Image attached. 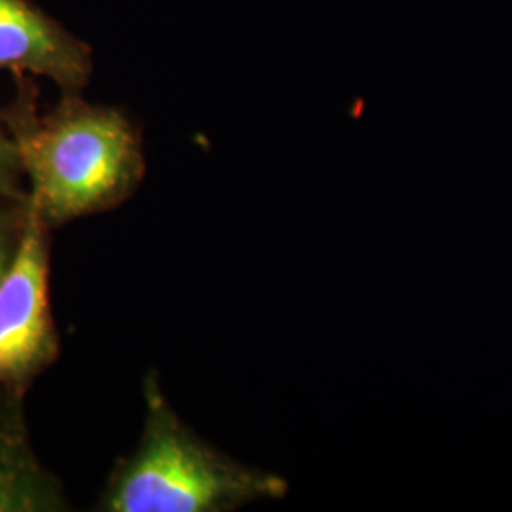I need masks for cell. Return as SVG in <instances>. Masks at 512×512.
I'll list each match as a JSON object with an SVG mask.
<instances>
[{
  "label": "cell",
  "instance_id": "3957f363",
  "mask_svg": "<svg viewBox=\"0 0 512 512\" xmlns=\"http://www.w3.org/2000/svg\"><path fill=\"white\" fill-rule=\"evenodd\" d=\"M48 230L27 207L18 253L0 281V385L19 393L59 355L50 306Z\"/></svg>",
  "mask_w": 512,
  "mask_h": 512
},
{
  "label": "cell",
  "instance_id": "7a4b0ae2",
  "mask_svg": "<svg viewBox=\"0 0 512 512\" xmlns=\"http://www.w3.org/2000/svg\"><path fill=\"white\" fill-rule=\"evenodd\" d=\"M145 403L141 440L112 471L101 511L230 512L289 492L285 478L243 465L198 437L167 403L154 372L145 380Z\"/></svg>",
  "mask_w": 512,
  "mask_h": 512
},
{
  "label": "cell",
  "instance_id": "5b68a950",
  "mask_svg": "<svg viewBox=\"0 0 512 512\" xmlns=\"http://www.w3.org/2000/svg\"><path fill=\"white\" fill-rule=\"evenodd\" d=\"M25 393L0 385V512L65 511L59 482L33 452L23 418Z\"/></svg>",
  "mask_w": 512,
  "mask_h": 512
},
{
  "label": "cell",
  "instance_id": "277c9868",
  "mask_svg": "<svg viewBox=\"0 0 512 512\" xmlns=\"http://www.w3.org/2000/svg\"><path fill=\"white\" fill-rule=\"evenodd\" d=\"M0 71L46 76L78 93L92 78V46L31 0H0Z\"/></svg>",
  "mask_w": 512,
  "mask_h": 512
},
{
  "label": "cell",
  "instance_id": "52a82bcc",
  "mask_svg": "<svg viewBox=\"0 0 512 512\" xmlns=\"http://www.w3.org/2000/svg\"><path fill=\"white\" fill-rule=\"evenodd\" d=\"M21 177L18 148L0 112V200L27 202V194L21 190Z\"/></svg>",
  "mask_w": 512,
  "mask_h": 512
},
{
  "label": "cell",
  "instance_id": "8992f818",
  "mask_svg": "<svg viewBox=\"0 0 512 512\" xmlns=\"http://www.w3.org/2000/svg\"><path fill=\"white\" fill-rule=\"evenodd\" d=\"M25 219L27 202L0 200V281L16 258Z\"/></svg>",
  "mask_w": 512,
  "mask_h": 512
},
{
  "label": "cell",
  "instance_id": "6da1fadb",
  "mask_svg": "<svg viewBox=\"0 0 512 512\" xmlns=\"http://www.w3.org/2000/svg\"><path fill=\"white\" fill-rule=\"evenodd\" d=\"M2 118L29 179L27 207L48 228L114 209L143 183L141 131L124 110L65 93L40 116L27 84Z\"/></svg>",
  "mask_w": 512,
  "mask_h": 512
}]
</instances>
